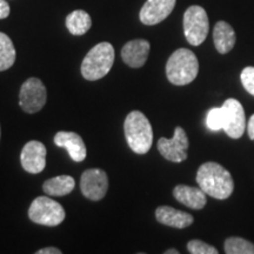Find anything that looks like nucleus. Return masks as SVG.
<instances>
[{"label": "nucleus", "instance_id": "f257e3e1", "mask_svg": "<svg viewBox=\"0 0 254 254\" xmlns=\"http://www.w3.org/2000/svg\"><path fill=\"white\" fill-rule=\"evenodd\" d=\"M196 183L206 194L218 200L230 198L234 190L231 173L222 165L208 161L202 164L196 172Z\"/></svg>", "mask_w": 254, "mask_h": 254}, {"label": "nucleus", "instance_id": "f03ea898", "mask_svg": "<svg viewBox=\"0 0 254 254\" xmlns=\"http://www.w3.org/2000/svg\"><path fill=\"white\" fill-rule=\"evenodd\" d=\"M126 141L136 154H146L153 144V129L150 120L140 111L127 114L124 123Z\"/></svg>", "mask_w": 254, "mask_h": 254}, {"label": "nucleus", "instance_id": "7ed1b4c3", "mask_svg": "<svg viewBox=\"0 0 254 254\" xmlns=\"http://www.w3.org/2000/svg\"><path fill=\"white\" fill-rule=\"evenodd\" d=\"M199 62L190 50L179 49L171 55L166 64L168 81L176 86H185L196 78Z\"/></svg>", "mask_w": 254, "mask_h": 254}, {"label": "nucleus", "instance_id": "20e7f679", "mask_svg": "<svg viewBox=\"0 0 254 254\" xmlns=\"http://www.w3.org/2000/svg\"><path fill=\"white\" fill-rule=\"evenodd\" d=\"M113 46L110 43H99L90 50L81 63V74L86 80L95 81L104 78L114 63Z\"/></svg>", "mask_w": 254, "mask_h": 254}, {"label": "nucleus", "instance_id": "39448f33", "mask_svg": "<svg viewBox=\"0 0 254 254\" xmlns=\"http://www.w3.org/2000/svg\"><path fill=\"white\" fill-rule=\"evenodd\" d=\"M28 218L34 224L55 227L65 220V209L49 196H38L28 208Z\"/></svg>", "mask_w": 254, "mask_h": 254}, {"label": "nucleus", "instance_id": "423d86ee", "mask_svg": "<svg viewBox=\"0 0 254 254\" xmlns=\"http://www.w3.org/2000/svg\"><path fill=\"white\" fill-rule=\"evenodd\" d=\"M209 21L207 13L201 6L193 5L184 14V33L190 45L199 46L207 38Z\"/></svg>", "mask_w": 254, "mask_h": 254}, {"label": "nucleus", "instance_id": "0eeeda50", "mask_svg": "<svg viewBox=\"0 0 254 254\" xmlns=\"http://www.w3.org/2000/svg\"><path fill=\"white\" fill-rule=\"evenodd\" d=\"M47 100L46 87L38 78H30L21 85L19 105L26 113H37L45 106Z\"/></svg>", "mask_w": 254, "mask_h": 254}, {"label": "nucleus", "instance_id": "6e6552de", "mask_svg": "<svg viewBox=\"0 0 254 254\" xmlns=\"http://www.w3.org/2000/svg\"><path fill=\"white\" fill-rule=\"evenodd\" d=\"M190 141L185 129L177 126L172 139L160 138L158 141V151L168 161L183 163L187 159Z\"/></svg>", "mask_w": 254, "mask_h": 254}, {"label": "nucleus", "instance_id": "1a4fd4ad", "mask_svg": "<svg viewBox=\"0 0 254 254\" xmlns=\"http://www.w3.org/2000/svg\"><path fill=\"white\" fill-rule=\"evenodd\" d=\"M109 190V178L101 168H90L81 174L80 190L92 201H99Z\"/></svg>", "mask_w": 254, "mask_h": 254}, {"label": "nucleus", "instance_id": "9d476101", "mask_svg": "<svg viewBox=\"0 0 254 254\" xmlns=\"http://www.w3.org/2000/svg\"><path fill=\"white\" fill-rule=\"evenodd\" d=\"M222 106L226 111V125L224 129L232 139H239L246 129V117L243 105L234 98L225 101Z\"/></svg>", "mask_w": 254, "mask_h": 254}, {"label": "nucleus", "instance_id": "9b49d317", "mask_svg": "<svg viewBox=\"0 0 254 254\" xmlns=\"http://www.w3.org/2000/svg\"><path fill=\"white\" fill-rule=\"evenodd\" d=\"M20 161L21 166L28 173L43 172L46 166V147L40 141H28L21 151Z\"/></svg>", "mask_w": 254, "mask_h": 254}, {"label": "nucleus", "instance_id": "f8f14e48", "mask_svg": "<svg viewBox=\"0 0 254 254\" xmlns=\"http://www.w3.org/2000/svg\"><path fill=\"white\" fill-rule=\"evenodd\" d=\"M177 0H147L140 9L139 18L144 25H157L172 13Z\"/></svg>", "mask_w": 254, "mask_h": 254}, {"label": "nucleus", "instance_id": "ddd939ff", "mask_svg": "<svg viewBox=\"0 0 254 254\" xmlns=\"http://www.w3.org/2000/svg\"><path fill=\"white\" fill-rule=\"evenodd\" d=\"M150 43L145 39H135L126 43L122 50V58L127 66L140 68L145 65L150 53Z\"/></svg>", "mask_w": 254, "mask_h": 254}, {"label": "nucleus", "instance_id": "4468645a", "mask_svg": "<svg viewBox=\"0 0 254 254\" xmlns=\"http://www.w3.org/2000/svg\"><path fill=\"white\" fill-rule=\"evenodd\" d=\"M55 144L66 148L69 157L75 163H81L87 155V150L82 138L75 132H58L55 135Z\"/></svg>", "mask_w": 254, "mask_h": 254}, {"label": "nucleus", "instance_id": "2eb2a0df", "mask_svg": "<svg viewBox=\"0 0 254 254\" xmlns=\"http://www.w3.org/2000/svg\"><path fill=\"white\" fill-rule=\"evenodd\" d=\"M155 218L157 221L165 226L178 228V230H183L187 228L194 221V218L190 213L176 209L171 206H160L155 209Z\"/></svg>", "mask_w": 254, "mask_h": 254}, {"label": "nucleus", "instance_id": "dca6fc26", "mask_svg": "<svg viewBox=\"0 0 254 254\" xmlns=\"http://www.w3.org/2000/svg\"><path fill=\"white\" fill-rule=\"evenodd\" d=\"M173 195L178 201L192 209H202L207 204V194L200 187L178 185L174 187Z\"/></svg>", "mask_w": 254, "mask_h": 254}, {"label": "nucleus", "instance_id": "f3484780", "mask_svg": "<svg viewBox=\"0 0 254 254\" xmlns=\"http://www.w3.org/2000/svg\"><path fill=\"white\" fill-rule=\"evenodd\" d=\"M236 32L226 21H218L213 30V41L215 49L220 55L231 52L236 45Z\"/></svg>", "mask_w": 254, "mask_h": 254}, {"label": "nucleus", "instance_id": "a211bd4d", "mask_svg": "<svg viewBox=\"0 0 254 254\" xmlns=\"http://www.w3.org/2000/svg\"><path fill=\"white\" fill-rule=\"evenodd\" d=\"M75 182L71 176H58L46 180L43 185L44 192L51 196L67 195L74 190Z\"/></svg>", "mask_w": 254, "mask_h": 254}, {"label": "nucleus", "instance_id": "6ab92c4d", "mask_svg": "<svg viewBox=\"0 0 254 254\" xmlns=\"http://www.w3.org/2000/svg\"><path fill=\"white\" fill-rule=\"evenodd\" d=\"M92 26V19L87 12L82 9L73 11L66 17V27L73 36H84L90 31Z\"/></svg>", "mask_w": 254, "mask_h": 254}, {"label": "nucleus", "instance_id": "aec40b11", "mask_svg": "<svg viewBox=\"0 0 254 254\" xmlns=\"http://www.w3.org/2000/svg\"><path fill=\"white\" fill-rule=\"evenodd\" d=\"M15 57L17 53L11 38L0 32V72L12 67L15 62Z\"/></svg>", "mask_w": 254, "mask_h": 254}, {"label": "nucleus", "instance_id": "412c9836", "mask_svg": "<svg viewBox=\"0 0 254 254\" xmlns=\"http://www.w3.org/2000/svg\"><path fill=\"white\" fill-rule=\"evenodd\" d=\"M224 251L226 254H254V244L239 237H230L225 240Z\"/></svg>", "mask_w": 254, "mask_h": 254}, {"label": "nucleus", "instance_id": "4be33fe9", "mask_svg": "<svg viewBox=\"0 0 254 254\" xmlns=\"http://www.w3.org/2000/svg\"><path fill=\"white\" fill-rule=\"evenodd\" d=\"M206 125L212 131H219L224 129L226 125V111L225 107H213L208 111L207 118H206Z\"/></svg>", "mask_w": 254, "mask_h": 254}, {"label": "nucleus", "instance_id": "5701e85b", "mask_svg": "<svg viewBox=\"0 0 254 254\" xmlns=\"http://www.w3.org/2000/svg\"><path fill=\"white\" fill-rule=\"evenodd\" d=\"M187 250L190 254H218V250L214 246L208 245L204 241L194 239L190 240L187 244Z\"/></svg>", "mask_w": 254, "mask_h": 254}, {"label": "nucleus", "instance_id": "b1692460", "mask_svg": "<svg viewBox=\"0 0 254 254\" xmlns=\"http://www.w3.org/2000/svg\"><path fill=\"white\" fill-rule=\"evenodd\" d=\"M241 84L245 90L249 92L250 94H252L254 97V67L253 66H249L243 69L240 75Z\"/></svg>", "mask_w": 254, "mask_h": 254}, {"label": "nucleus", "instance_id": "393cba45", "mask_svg": "<svg viewBox=\"0 0 254 254\" xmlns=\"http://www.w3.org/2000/svg\"><path fill=\"white\" fill-rule=\"evenodd\" d=\"M9 5L6 2V0H0V19H6L9 15Z\"/></svg>", "mask_w": 254, "mask_h": 254}, {"label": "nucleus", "instance_id": "a878e982", "mask_svg": "<svg viewBox=\"0 0 254 254\" xmlns=\"http://www.w3.org/2000/svg\"><path fill=\"white\" fill-rule=\"evenodd\" d=\"M37 254H62V251L57 247H45V249L37 251Z\"/></svg>", "mask_w": 254, "mask_h": 254}, {"label": "nucleus", "instance_id": "bb28decb", "mask_svg": "<svg viewBox=\"0 0 254 254\" xmlns=\"http://www.w3.org/2000/svg\"><path fill=\"white\" fill-rule=\"evenodd\" d=\"M247 132H249V136L251 140H254V114L251 116L249 124H247Z\"/></svg>", "mask_w": 254, "mask_h": 254}, {"label": "nucleus", "instance_id": "cd10ccee", "mask_svg": "<svg viewBox=\"0 0 254 254\" xmlns=\"http://www.w3.org/2000/svg\"><path fill=\"white\" fill-rule=\"evenodd\" d=\"M165 254H179V251L176 249H170V250L165 251Z\"/></svg>", "mask_w": 254, "mask_h": 254}, {"label": "nucleus", "instance_id": "c85d7f7f", "mask_svg": "<svg viewBox=\"0 0 254 254\" xmlns=\"http://www.w3.org/2000/svg\"><path fill=\"white\" fill-rule=\"evenodd\" d=\"M0 136H1V128H0Z\"/></svg>", "mask_w": 254, "mask_h": 254}]
</instances>
